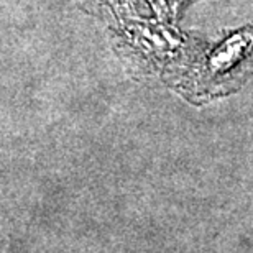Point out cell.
I'll use <instances>...</instances> for the list:
<instances>
[{"label":"cell","mask_w":253,"mask_h":253,"mask_svg":"<svg viewBox=\"0 0 253 253\" xmlns=\"http://www.w3.org/2000/svg\"><path fill=\"white\" fill-rule=\"evenodd\" d=\"M163 2L166 5H169V7H176V5L181 3V2H184V0H163Z\"/></svg>","instance_id":"obj_2"},{"label":"cell","mask_w":253,"mask_h":253,"mask_svg":"<svg viewBox=\"0 0 253 253\" xmlns=\"http://www.w3.org/2000/svg\"><path fill=\"white\" fill-rule=\"evenodd\" d=\"M253 73V23L230 33L202 59L191 92L199 99L215 97L239 87L240 78Z\"/></svg>","instance_id":"obj_1"}]
</instances>
